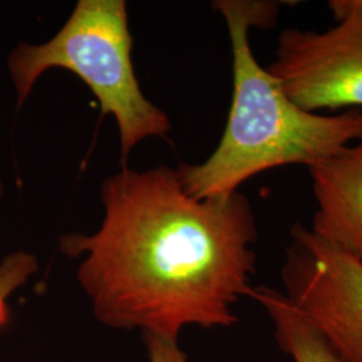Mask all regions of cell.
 Segmentation results:
<instances>
[{"label": "cell", "instance_id": "cell-1", "mask_svg": "<svg viewBox=\"0 0 362 362\" xmlns=\"http://www.w3.org/2000/svg\"><path fill=\"white\" fill-rule=\"evenodd\" d=\"M104 219L59 248L83 257L78 282L101 324L177 341L187 326L230 327L252 291V206L239 191L196 199L177 169H121L101 188Z\"/></svg>", "mask_w": 362, "mask_h": 362}, {"label": "cell", "instance_id": "cell-2", "mask_svg": "<svg viewBox=\"0 0 362 362\" xmlns=\"http://www.w3.org/2000/svg\"><path fill=\"white\" fill-rule=\"evenodd\" d=\"M212 7L224 18L230 35L233 100L216 149L200 164L176 168L188 194L196 199L227 196L262 172L288 165L310 168L362 141V110L308 112L259 64L250 30L274 26L279 3L218 0Z\"/></svg>", "mask_w": 362, "mask_h": 362}, {"label": "cell", "instance_id": "cell-3", "mask_svg": "<svg viewBox=\"0 0 362 362\" xmlns=\"http://www.w3.org/2000/svg\"><path fill=\"white\" fill-rule=\"evenodd\" d=\"M133 38L124 0H78L61 30L45 43L21 42L7 67L25 104L39 78L52 69H65L81 78L98 100L103 115L116 118L121 155L149 137H165L170 121L140 88L132 61Z\"/></svg>", "mask_w": 362, "mask_h": 362}, {"label": "cell", "instance_id": "cell-4", "mask_svg": "<svg viewBox=\"0 0 362 362\" xmlns=\"http://www.w3.org/2000/svg\"><path fill=\"white\" fill-rule=\"evenodd\" d=\"M281 276L282 293L341 362H362L361 262L297 223Z\"/></svg>", "mask_w": 362, "mask_h": 362}, {"label": "cell", "instance_id": "cell-5", "mask_svg": "<svg viewBox=\"0 0 362 362\" xmlns=\"http://www.w3.org/2000/svg\"><path fill=\"white\" fill-rule=\"evenodd\" d=\"M325 31L286 28L267 70L286 94L313 113L362 110V13L333 15Z\"/></svg>", "mask_w": 362, "mask_h": 362}, {"label": "cell", "instance_id": "cell-6", "mask_svg": "<svg viewBox=\"0 0 362 362\" xmlns=\"http://www.w3.org/2000/svg\"><path fill=\"white\" fill-rule=\"evenodd\" d=\"M315 200L311 233L362 263V141L309 168Z\"/></svg>", "mask_w": 362, "mask_h": 362}, {"label": "cell", "instance_id": "cell-7", "mask_svg": "<svg viewBox=\"0 0 362 362\" xmlns=\"http://www.w3.org/2000/svg\"><path fill=\"white\" fill-rule=\"evenodd\" d=\"M250 297L267 313L275 339L293 362H341L324 337L286 298L282 290L254 287Z\"/></svg>", "mask_w": 362, "mask_h": 362}, {"label": "cell", "instance_id": "cell-8", "mask_svg": "<svg viewBox=\"0 0 362 362\" xmlns=\"http://www.w3.org/2000/svg\"><path fill=\"white\" fill-rule=\"evenodd\" d=\"M38 272V260L27 251H13L0 260V327L10 321L8 299Z\"/></svg>", "mask_w": 362, "mask_h": 362}, {"label": "cell", "instance_id": "cell-9", "mask_svg": "<svg viewBox=\"0 0 362 362\" xmlns=\"http://www.w3.org/2000/svg\"><path fill=\"white\" fill-rule=\"evenodd\" d=\"M144 344L149 362H188L177 341L144 333Z\"/></svg>", "mask_w": 362, "mask_h": 362}, {"label": "cell", "instance_id": "cell-10", "mask_svg": "<svg viewBox=\"0 0 362 362\" xmlns=\"http://www.w3.org/2000/svg\"><path fill=\"white\" fill-rule=\"evenodd\" d=\"M327 7L333 15L346 11L362 13V0H330Z\"/></svg>", "mask_w": 362, "mask_h": 362}, {"label": "cell", "instance_id": "cell-11", "mask_svg": "<svg viewBox=\"0 0 362 362\" xmlns=\"http://www.w3.org/2000/svg\"><path fill=\"white\" fill-rule=\"evenodd\" d=\"M4 191H6V187H4V181L1 179V176H0V203H1V200H3V196H4Z\"/></svg>", "mask_w": 362, "mask_h": 362}]
</instances>
